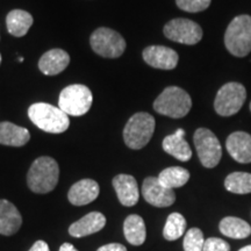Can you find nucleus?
I'll use <instances>...</instances> for the list:
<instances>
[{"label":"nucleus","instance_id":"f257e3e1","mask_svg":"<svg viewBox=\"0 0 251 251\" xmlns=\"http://www.w3.org/2000/svg\"><path fill=\"white\" fill-rule=\"evenodd\" d=\"M59 168L57 162L48 156H42L34 161L27 175V184L34 193L46 194L51 192L58 183Z\"/></svg>","mask_w":251,"mask_h":251},{"label":"nucleus","instance_id":"f03ea898","mask_svg":"<svg viewBox=\"0 0 251 251\" xmlns=\"http://www.w3.org/2000/svg\"><path fill=\"white\" fill-rule=\"evenodd\" d=\"M28 117L36 127L47 133L61 134L70 126L69 115L59 107L46 102L33 103L28 108Z\"/></svg>","mask_w":251,"mask_h":251},{"label":"nucleus","instance_id":"7ed1b4c3","mask_svg":"<svg viewBox=\"0 0 251 251\" xmlns=\"http://www.w3.org/2000/svg\"><path fill=\"white\" fill-rule=\"evenodd\" d=\"M225 46L235 57H246L251 52V17L241 14L228 25L225 34Z\"/></svg>","mask_w":251,"mask_h":251},{"label":"nucleus","instance_id":"20e7f679","mask_svg":"<svg viewBox=\"0 0 251 251\" xmlns=\"http://www.w3.org/2000/svg\"><path fill=\"white\" fill-rule=\"evenodd\" d=\"M192 108V99L186 91L177 86H169L157 97L153 109L165 117L180 119L186 117Z\"/></svg>","mask_w":251,"mask_h":251},{"label":"nucleus","instance_id":"39448f33","mask_svg":"<svg viewBox=\"0 0 251 251\" xmlns=\"http://www.w3.org/2000/svg\"><path fill=\"white\" fill-rule=\"evenodd\" d=\"M155 126V118L149 113H136L128 120L124 129L125 143L134 150L144 148L151 140Z\"/></svg>","mask_w":251,"mask_h":251},{"label":"nucleus","instance_id":"423d86ee","mask_svg":"<svg viewBox=\"0 0 251 251\" xmlns=\"http://www.w3.org/2000/svg\"><path fill=\"white\" fill-rule=\"evenodd\" d=\"M92 100V92L89 87L75 84L62 90L59 94L58 107L71 117H80L90 111Z\"/></svg>","mask_w":251,"mask_h":251},{"label":"nucleus","instance_id":"0eeeda50","mask_svg":"<svg viewBox=\"0 0 251 251\" xmlns=\"http://www.w3.org/2000/svg\"><path fill=\"white\" fill-rule=\"evenodd\" d=\"M247 99V90L241 83L230 81L220 87L214 100V109L221 117H231L240 112Z\"/></svg>","mask_w":251,"mask_h":251},{"label":"nucleus","instance_id":"6e6552de","mask_svg":"<svg viewBox=\"0 0 251 251\" xmlns=\"http://www.w3.org/2000/svg\"><path fill=\"white\" fill-rule=\"evenodd\" d=\"M91 47L99 56L106 58H118L125 52L126 41L118 31L101 27L93 31Z\"/></svg>","mask_w":251,"mask_h":251},{"label":"nucleus","instance_id":"1a4fd4ad","mask_svg":"<svg viewBox=\"0 0 251 251\" xmlns=\"http://www.w3.org/2000/svg\"><path fill=\"white\" fill-rule=\"evenodd\" d=\"M193 141L201 164L207 169L215 168L222 157L221 144L215 134L207 128H199L194 133Z\"/></svg>","mask_w":251,"mask_h":251},{"label":"nucleus","instance_id":"9d476101","mask_svg":"<svg viewBox=\"0 0 251 251\" xmlns=\"http://www.w3.org/2000/svg\"><path fill=\"white\" fill-rule=\"evenodd\" d=\"M164 35L174 42L194 46L202 39V29L188 19H174L164 26Z\"/></svg>","mask_w":251,"mask_h":251},{"label":"nucleus","instance_id":"9b49d317","mask_svg":"<svg viewBox=\"0 0 251 251\" xmlns=\"http://www.w3.org/2000/svg\"><path fill=\"white\" fill-rule=\"evenodd\" d=\"M142 196L147 202L155 207H169L176 201L174 190L162 185L157 177H148L144 179Z\"/></svg>","mask_w":251,"mask_h":251},{"label":"nucleus","instance_id":"f8f14e48","mask_svg":"<svg viewBox=\"0 0 251 251\" xmlns=\"http://www.w3.org/2000/svg\"><path fill=\"white\" fill-rule=\"evenodd\" d=\"M143 59L150 67L159 70H174L179 56L174 49L164 46H150L143 50Z\"/></svg>","mask_w":251,"mask_h":251},{"label":"nucleus","instance_id":"ddd939ff","mask_svg":"<svg viewBox=\"0 0 251 251\" xmlns=\"http://www.w3.org/2000/svg\"><path fill=\"white\" fill-rule=\"evenodd\" d=\"M226 148L235 161L242 164L251 163V135L246 131H234L226 141Z\"/></svg>","mask_w":251,"mask_h":251},{"label":"nucleus","instance_id":"4468645a","mask_svg":"<svg viewBox=\"0 0 251 251\" xmlns=\"http://www.w3.org/2000/svg\"><path fill=\"white\" fill-rule=\"evenodd\" d=\"M113 187L124 206L131 207L139 201L140 192L137 181L130 175H118L113 178Z\"/></svg>","mask_w":251,"mask_h":251},{"label":"nucleus","instance_id":"2eb2a0df","mask_svg":"<svg viewBox=\"0 0 251 251\" xmlns=\"http://www.w3.org/2000/svg\"><path fill=\"white\" fill-rule=\"evenodd\" d=\"M100 188L96 180L83 179L74 184L68 193L69 201L75 206H84L94 201L99 196Z\"/></svg>","mask_w":251,"mask_h":251},{"label":"nucleus","instance_id":"dca6fc26","mask_svg":"<svg viewBox=\"0 0 251 251\" xmlns=\"http://www.w3.org/2000/svg\"><path fill=\"white\" fill-rule=\"evenodd\" d=\"M23 225L20 212L8 200H0V234L12 236L18 233Z\"/></svg>","mask_w":251,"mask_h":251},{"label":"nucleus","instance_id":"f3484780","mask_svg":"<svg viewBox=\"0 0 251 251\" xmlns=\"http://www.w3.org/2000/svg\"><path fill=\"white\" fill-rule=\"evenodd\" d=\"M106 225L105 215L99 212H91L75 222L69 228V233L74 237H85L87 235L98 233Z\"/></svg>","mask_w":251,"mask_h":251},{"label":"nucleus","instance_id":"a211bd4d","mask_svg":"<svg viewBox=\"0 0 251 251\" xmlns=\"http://www.w3.org/2000/svg\"><path fill=\"white\" fill-rule=\"evenodd\" d=\"M70 63V56L62 49L47 51L39 61V68L47 76H55L64 71Z\"/></svg>","mask_w":251,"mask_h":251},{"label":"nucleus","instance_id":"6ab92c4d","mask_svg":"<svg viewBox=\"0 0 251 251\" xmlns=\"http://www.w3.org/2000/svg\"><path fill=\"white\" fill-rule=\"evenodd\" d=\"M185 130L177 129L175 134L169 135L163 140V149L169 155L174 156L180 162L190 161L192 157V150H191L188 143L184 139Z\"/></svg>","mask_w":251,"mask_h":251},{"label":"nucleus","instance_id":"aec40b11","mask_svg":"<svg viewBox=\"0 0 251 251\" xmlns=\"http://www.w3.org/2000/svg\"><path fill=\"white\" fill-rule=\"evenodd\" d=\"M30 140L28 129L12 122H0V144L9 147H23Z\"/></svg>","mask_w":251,"mask_h":251},{"label":"nucleus","instance_id":"412c9836","mask_svg":"<svg viewBox=\"0 0 251 251\" xmlns=\"http://www.w3.org/2000/svg\"><path fill=\"white\" fill-rule=\"evenodd\" d=\"M33 25V17L23 9H13L6 17V26L11 35L25 36Z\"/></svg>","mask_w":251,"mask_h":251},{"label":"nucleus","instance_id":"4be33fe9","mask_svg":"<svg viewBox=\"0 0 251 251\" xmlns=\"http://www.w3.org/2000/svg\"><path fill=\"white\" fill-rule=\"evenodd\" d=\"M124 233L131 246H142L147 237L146 224L140 215H129L125 220Z\"/></svg>","mask_w":251,"mask_h":251},{"label":"nucleus","instance_id":"5701e85b","mask_svg":"<svg viewBox=\"0 0 251 251\" xmlns=\"http://www.w3.org/2000/svg\"><path fill=\"white\" fill-rule=\"evenodd\" d=\"M219 228L225 236L235 238V240H242L251 235L250 225L244 220L235 218V216H227L222 219Z\"/></svg>","mask_w":251,"mask_h":251},{"label":"nucleus","instance_id":"b1692460","mask_svg":"<svg viewBox=\"0 0 251 251\" xmlns=\"http://www.w3.org/2000/svg\"><path fill=\"white\" fill-rule=\"evenodd\" d=\"M157 178L159 183L164 185L165 187L174 190V188L184 186L187 183L190 179V172L180 166H171L163 170Z\"/></svg>","mask_w":251,"mask_h":251},{"label":"nucleus","instance_id":"393cba45","mask_svg":"<svg viewBox=\"0 0 251 251\" xmlns=\"http://www.w3.org/2000/svg\"><path fill=\"white\" fill-rule=\"evenodd\" d=\"M225 187L235 194L251 193V174L248 172H233L225 179Z\"/></svg>","mask_w":251,"mask_h":251},{"label":"nucleus","instance_id":"a878e982","mask_svg":"<svg viewBox=\"0 0 251 251\" xmlns=\"http://www.w3.org/2000/svg\"><path fill=\"white\" fill-rule=\"evenodd\" d=\"M186 230V220L179 213H171L166 219L163 236L168 241H176Z\"/></svg>","mask_w":251,"mask_h":251},{"label":"nucleus","instance_id":"bb28decb","mask_svg":"<svg viewBox=\"0 0 251 251\" xmlns=\"http://www.w3.org/2000/svg\"><path fill=\"white\" fill-rule=\"evenodd\" d=\"M202 231L199 228H191L186 231L184 237V250L185 251H202L205 244Z\"/></svg>","mask_w":251,"mask_h":251},{"label":"nucleus","instance_id":"cd10ccee","mask_svg":"<svg viewBox=\"0 0 251 251\" xmlns=\"http://www.w3.org/2000/svg\"><path fill=\"white\" fill-rule=\"evenodd\" d=\"M212 0H176L178 7L188 13H198L209 7Z\"/></svg>","mask_w":251,"mask_h":251},{"label":"nucleus","instance_id":"c85d7f7f","mask_svg":"<svg viewBox=\"0 0 251 251\" xmlns=\"http://www.w3.org/2000/svg\"><path fill=\"white\" fill-rule=\"evenodd\" d=\"M202 251H230V246L218 237H209L205 241Z\"/></svg>","mask_w":251,"mask_h":251},{"label":"nucleus","instance_id":"c756f323","mask_svg":"<svg viewBox=\"0 0 251 251\" xmlns=\"http://www.w3.org/2000/svg\"><path fill=\"white\" fill-rule=\"evenodd\" d=\"M97 251H127V249L120 243H109L100 247Z\"/></svg>","mask_w":251,"mask_h":251},{"label":"nucleus","instance_id":"7c9ffc66","mask_svg":"<svg viewBox=\"0 0 251 251\" xmlns=\"http://www.w3.org/2000/svg\"><path fill=\"white\" fill-rule=\"evenodd\" d=\"M29 251H50L49 246L47 244L45 241H36L34 243V246L30 248Z\"/></svg>","mask_w":251,"mask_h":251},{"label":"nucleus","instance_id":"2f4dec72","mask_svg":"<svg viewBox=\"0 0 251 251\" xmlns=\"http://www.w3.org/2000/svg\"><path fill=\"white\" fill-rule=\"evenodd\" d=\"M59 251H78L71 243H64L59 248Z\"/></svg>","mask_w":251,"mask_h":251},{"label":"nucleus","instance_id":"473e14b6","mask_svg":"<svg viewBox=\"0 0 251 251\" xmlns=\"http://www.w3.org/2000/svg\"><path fill=\"white\" fill-rule=\"evenodd\" d=\"M238 251H251V246H247L242 248V249H240Z\"/></svg>","mask_w":251,"mask_h":251},{"label":"nucleus","instance_id":"72a5a7b5","mask_svg":"<svg viewBox=\"0 0 251 251\" xmlns=\"http://www.w3.org/2000/svg\"><path fill=\"white\" fill-rule=\"evenodd\" d=\"M249 108H250V112H251V101H250V106H249Z\"/></svg>","mask_w":251,"mask_h":251},{"label":"nucleus","instance_id":"f704fd0d","mask_svg":"<svg viewBox=\"0 0 251 251\" xmlns=\"http://www.w3.org/2000/svg\"><path fill=\"white\" fill-rule=\"evenodd\" d=\"M0 63H1V55H0Z\"/></svg>","mask_w":251,"mask_h":251}]
</instances>
